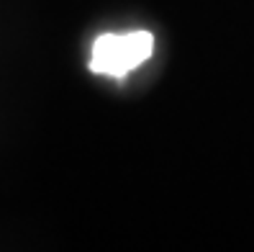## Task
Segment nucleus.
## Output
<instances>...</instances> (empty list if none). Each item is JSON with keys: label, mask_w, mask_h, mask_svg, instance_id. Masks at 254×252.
Instances as JSON below:
<instances>
[{"label": "nucleus", "mask_w": 254, "mask_h": 252, "mask_svg": "<svg viewBox=\"0 0 254 252\" xmlns=\"http://www.w3.org/2000/svg\"><path fill=\"white\" fill-rule=\"evenodd\" d=\"M154 49V36L149 31H116L100 34L90 49V72L103 78L124 80L128 72L144 65Z\"/></svg>", "instance_id": "1"}]
</instances>
